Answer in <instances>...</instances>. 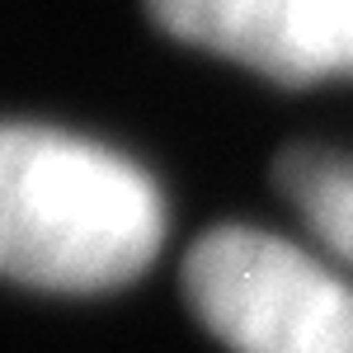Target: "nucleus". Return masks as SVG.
<instances>
[{"label": "nucleus", "instance_id": "3", "mask_svg": "<svg viewBox=\"0 0 353 353\" xmlns=\"http://www.w3.org/2000/svg\"><path fill=\"white\" fill-rule=\"evenodd\" d=\"M146 10L165 33L264 71L278 85L330 76L311 43V0H146Z\"/></svg>", "mask_w": 353, "mask_h": 353}, {"label": "nucleus", "instance_id": "4", "mask_svg": "<svg viewBox=\"0 0 353 353\" xmlns=\"http://www.w3.org/2000/svg\"><path fill=\"white\" fill-rule=\"evenodd\" d=\"M278 189L321 241L353 264V161L297 146L278 161Z\"/></svg>", "mask_w": 353, "mask_h": 353}, {"label": "nucleus", "instance_id": "5", "mask_svg": "<svg viewBox=\"0 0 353 353\" xmlns=\"http://www.w3.org/2000/svg\"><path fill=\"white\" fill-rule=\"evenodd\" d=\"M311 43L330 76H353V0H311Z\"/></svg>", "mask_w": 353, "mask_h": 353}, {"label": "nucleus", "instance_id": "2", "mask_svg": "<svg viewBox=\"0 0 353 353\" xmlns=\"http://www.w3.org/2000/svg\"><path fill=\"white\" fill-rule=\"evenodd\" d=\"M184 292L236 353H353V288L273 231L217 226L198 236Z\"/></svg>", "mask_w": 353, "mask_h": 353}, {"label": "nucleus", "instance_id": "1", "mask_svg": "<svg viewBox=\"0 0 353 353\" xmlns=\"http://www.w3.org/2000/svg\"><path fill=\"white\" fill-rule=\"evenodd\" d=\"M165 241L146 170L52 128L0 123V278L48 292L132 283Z\"/></svg>", "mask_w": 353, "mask_h": 353}]
</instances>
